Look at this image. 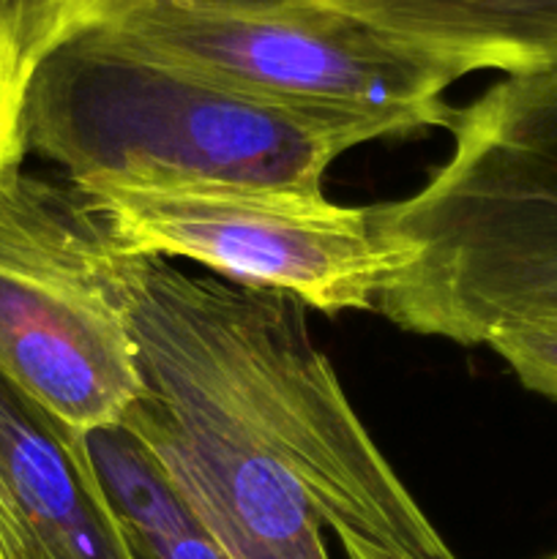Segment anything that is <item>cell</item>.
Listing matches in <instances>:
<instances>
[{
	"label": "cell",
	"mask_w": 557,
	"mask_h": 559,
	"mask_svg": "<svg viewBox=\"0 0 557 559\" xmlns=\"http://www.w3.org/2000/svg\"><path fill=\"white\" fill-rule=\"evenodd\" d=\"M112 276L142 382L235 426L304 491L347 559H459L371 440L304 304L118 243Z\"/></svg>",
	"instance_id": "6da1fadb"
},
{
	"label": "cell",
	"mask_w": 557,
	"mask_h": 559,
	"mask_svg": "<svg viewBox=\"0 0 557 559\" xmlns=\"http://www.w3.org/2000/svg\"><path fill=\"white\" fill-rule=\"evenodd\" d=\"M451 134L420 189L369 207L396 254L377 311L462 347L557 333V71L506 76L459 109Z\"/></svg>",
	"instance_id": "7a4b0ae2"
},
{
	"label": "cell",
	"mask_w": 557,
	"mask_h": 559,
	"mask_svg": "<svg viewBox=\"0 0 557 559\" xmlns=\"http://www.w3.org/2000/svg\"><path fill=\"white\" fill-rule=\"evenodd\" d=\"M22 151L58 164L69 183H227L322 194L364 134L276 107L137 52L85 25L31 71Z\"/></svg>",
	"instance_id": "3957f363"
},
{
	"label": "cell",
	"mask_w": 557,
	"mask_h": 559,
	"mask_svg": "<svg viewBox=\"0 0 557 559\" xmlns=\"http://www.w3.org/2000/svg\"><path fill=\"white\" fill-rule=\"evenodd\" d=\"M85 25L366 142L457 123L446 91L462 76L315 0H98Z\"/></svg>",
	"instance_id": "277c9868"
},
{
	"label": "cell",
	"mask_w": 557,
	"mask_h": 559,
	"mask_svg": "<svg viewBox=\"0 0 557 559\" xmlns=\"http://www.w3.org/2000/svg\"><path fill=\"white\" fill-rule=\"evenodd\" d=\"M112 249L74 186L0 169V380L74 437L118 426L145 391Z\"/></svg>",
	"instance_id": "5b68a950"
},
{
	"label": "cell",
	"mask_w": 557,
	"mask_h": 559,
	"mask_svg": "<svg viewBox=\"0 0 557 559\" xmlns=\"http://www.w3.org/2000/svg\"><path fill=\"white\" fill-rule=\"evenodd\" d=\"M126 254L189 260L222 282L282 293L306 309L377 311L396 254L371 229L369 207L325 194L227 183H71Z\"/></svg>",
	"instance_id": "8992f818"
},
{
	"label": "cell",
	"mask_w": 557,
	"mask_h": 559,
	"mask_svg": "<svg viewBox=\"0 0 557 559\" xmlns=\"http://www.w3.org/2000/svg\"><path fill=\"white\" fill-rule=\"evenodd\" d=\"M120 426L229 559H331L304 491L227 420L145 385Z\"/></svg>",
	"instance_id": "52a82bcc"
},
{
	"label": "cell",
	"mask_w": 557,
	"mask_h": 559,
	"mask_svg": "<svg viewBox=\"0 0 557 559\" xmlns=\"http://www.w3.org/2000/svg\"><path fill=\"white\" fill-rule=\"evenodd\" d=\"M0 559H137L82 453L0 380Z\"/></svg>",
	"instance_id": "ba28073f"
},
{
	"label": "cell",
	"mask_w": 557,
	"mask_h": 559,
	"mask_svg": "<svg viewBox=\"0 0 557 559\" xmlns=\"http://www.w3.org/2000/svg\"><path fill=\"white\" fill-rule=\"evenodd\" d=\"M464 76L557 71V0H315Z\"/></svg>",
	"instance_id": "9c48e42d"
},
{
	"label": "cell",
	"mask_w": 557,
	"mask_h": 559,
	"mask_svg": "<svg viewBox=\"0 0 557 559\" xmlns=\"http://www.w3.org/2000/svg\"><path fill=\"white\" fill-rule=\"evenodd\" d=\"M82 453L137 559H229L126 426L85 435Z\"/></svg>",
	"instance_id": "30bf717a"
},
{
	"label": "cell",
	"mask_w": 557,
	"mask_h": 559,
	"mask_svg": "<svg viewBox=\"0 0 557 559\" xmlns=\"http://www.w3.org/2000/svg\"><path fill=\"white\" fill-rule=\"evenodd\" d=\"M98 0H0V55L22 85L38 60L80 31Z\"/></svg>",
	"instance_id": "8fae6325"
},
{
	"label": "cell",
	"mask_w": 557,
	"mask_h": 559,
	"mask_svg": "<svg viewBox=\"0 0 557 559\" xmlns=\"http://www.w3.org/2000/svg\"><path fill=\"white\" fill-rule=\"evenodd\" d=\"M486 349L500 355L530 391L557 399V333H502Z\"/></svg>",
	"instance_id": "7c38bea8"
},
{
	"label": "cell",
	"mask_w": 557,
	"mask_h": 559,
	"mask_svg": "<svg viewBox=\"0 0 557 559\" xmlns=\"http://www.w3.org/2000/svg\"><path fill=\"white\" fill-rule=\"evenodd\" d=\"M0 76H5V80L16 82V85H20L22 91H25V85H22V80H20V76L14 74V69H11V66H9V60H5L3 55H0Z\"/></svg>",
	"instance_id": "4fadbf2b"
},
{
	"label": "cell",
	"mask_w": 557,
	"mask_h": 559,
	"mask_svg": "<svg viewBox=\"0 0 557 559\" xmlns=\"http://www.w3.org/2000/svg\"><path fill=\"white\" fill-rule=\"evenodd\" d=\"M544 559H557V555H552V557H544Z\"/></svg>",
	"instance_id": "5bb4252c"
}]
</instances>
